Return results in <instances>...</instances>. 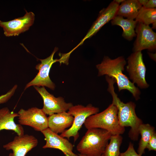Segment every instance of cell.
<instances>
[{
  "label": "cell",
  "mask_w": 156,
  "mask_h": 156,
  "mask_svg": "<svg viewBox=\"0 0 156 156\" xmlns=\"http://www.w3.org/2000/svg\"><path fill=\"white\" fill-rule=\"evenodd\" d=\"M105 77L108 83V91L112 96V103L118 109L117 115L120 125L125 128L130 127L129 137L133 141H137L140 135L139 128L143 122L136 114L135 104L132 101L125 103L121 101L114 91V84L115 81L114 79L107 76Z\"/></svg>",
  "instance_id": "6da1fadb"
},
{
  "label": "cell",
  "mask_w": 156,
  "mask_h": 156,
  "mask_svg": "<svg viewBox=\"0 0 156 156\" xmlns=\"http://www.w3.org/2000/svg\"><path fill=\"white\" fill-rule=\"evenodd\" d=\"M147 25L156 22V9L147 8L142 6L135 20Z\"/></svg>",
  "instance_id": "44dd1931"
},
{
  "label": "cell",
  "mask_w": 156,
  "mask_h": 156,
  "mask_svg": "<svg viewBox=\"0 0 156 156\" xmlns=\"http://www.w3.org/2000/svg\"><path fill=\"white\" fill-rule=\"evenodd\" d=\"M34 87L43 99V106L42 109L46 115L49 116L66 112L73 105L71 103L66 102L62 97H55L48 92L44 87Z\"/></svg>",
  "instance_id": "9c48e42d"
},
{
  "label": "cell",
  "mask_w": 156,
  "mask_h": 156,
  "mask_svg": "<svg viewBox=\"0 0 156 156\" xmlns=\"http://www.w3.org/2000/svg\"><path fill=\"white\" fill-rule=\"evenodd\" d=\"M142 6L138 0H124L119 6L116 16L135 19Z\"/></svg>",
  "instance_id": "ac0fdd59"
},
{
  "label": "cell",
  "mask_w": 156,
  "mask_h": 156,
  "mask_svg": "<svg viewBox=\"0 0 156 156\" xmlns=\"http://www.w3.org/2000/svg\"><path fill=\"white\" fill-rule=\"evenodd\" d=\"M17 88V85H15L6 93L0 96V104L7 102L14 94Z\"/></svg>",
  "instance_id": "7402d4cb"
},
{
  "label": "cell",
  "mask_w": 156,
  "mask_h": 156,
  "mask_svg": "<svg viewBox=\"0 0 156 156\" xmlns=\"http://www.w3.org/2000/svg\"><path fill=\"white\" fill-rule=\"evenodd\" d=\"M58 49L57 48L55 47L50 56L45 59H39L41 63L38 64L36 66V69L39 70V72L35 78L26 84L25 90L32 86H45L51 90H54L55 85L51 79L49 73L53 64L57 62H59V59H53L54 55Z\"/></svg>",
  "instance_id": "52a82bcc"
},
{
  "label": "cell",
  "mask_w": 156,
  "mask_h": 156,
  "mask_svg": "<svg viewBox=\"0 0 156 156\" xmlns=\"http://www.w3.org/2000/svg\"><path fill=\"white\" fill-rule=\"evenodd\" d=\"M119 5V4L114 0L112 1L106 8L101 10L97 18L85 36L80 43L69 52L71 54L74 50L82 44L86 39L90 38L96 34L103 26L116 16Z\"/></svg>",
  "instance_id": "4fadbf2b"
},
{
  "label": "cell",
  "mask_w": 156,
  "mask_h": 156,
  "mask_svg": "<svg viewBox=\"0 0 156 156\" xmlns=\"http://www.w3.org/2000/svg\"><path fill=\"white\" fill-rule=\"evenodd\" d=\"M152 24V29H156V22L153 23Z\"/></svg>",
  "instance_id": "4316f807"
},
{
  "label": "cell",
  "mask_w": 156,
  "mask_h": 156,
  "mask_svg": "<svg viewBox=\"0 0 156 156\" xmlns=\"http://www.w3.org/2000/svg\"><path fill=\"white\" fill-rule=\"evenodd\" d=\"M142 6L147 8H155L156 7V1L155 0H148L145 5Z\"/></svg>",
  "instance_id": "d4e9b609"
},
{
  "label": "cell",
  "mask_w": 156,
  "mask_h": 156,
  "mask_svg": "<svg viewBox=\"0 0 156 156\" xmlns=\"http://www.w3.org/2000/svg\"><path fill=\"white\" fill-rule=\"evenodd\" d=\"M119 156H141L135 151L133 144L130 142L127 150L123 153H120Z\"/></svg>",
  "instance_id": "603a6c76"
},
{
  "label": "cell",
  "mask_w": 156,
  "mask_h": 156,
  "mask_svg": "<svg viewBox=\"0 0 156 156\" xmlns=\"http://www.w3.org/2000/svg\"><path fill=\"white\" fill-rule=\"evenodd\" d=\"M135 31L137 37L134 44V52L155 49L156 34L149 25L137 23Z\"/></svg>",
  "instance_id": "30bf717a"
},
{
  "label": "cell",
  "mask_w": 156,
  "mask_h": 156,
  "mask_svg": "<svg viewBox=\"0 0 156 156\" xmlns=\"http://www.w3.org/2000/svg\"><path fill=\"white\" fill-rule=\"evenodd\" d=\"M18 121L21 125L29 126L41 132L48 128V117L42 109L33 107L21 109L18 113Z\"/></svg>",
  "instance_id": "ba28073f"
},
{
  "label": "cell",
  "mask_w": 156,
  "mask_h": 156,
  "mask_svg": "<svg viewBox=\"0 0 156 156\" xmlns=\"http://www.w3.org/2000/svg\"><path fill=\"white\" fill-rule=\"evenodd\" d=\"M41 132L44 135L46 141L43 148L59 149L65 156H78L73 151L74 145L67 139L52 132L48 128Z\"/></svg>",
  "instance_id": "5bb4252c"
},
{
  "label": "cell",
  "mask_w": 156,
  "mask_h": 156,
  "mask_svg": "<svg viewBox=\"0 0 156 156\" xmlns=\"http://www.w3.org/2000/svg\"><path fill=\"white\" fill-rule=\"evenodd\" d=\"M123 138L120 135H111L109 142L105 148L103 153L104 156H119L120 147Z\"/></svg>",
  "instance_id": "ffe728a7"
},
{
  "label": "cell",
  "mask_w": 156,
  "mask_h": 156,
  "mask_svg": "<svg viewBox=\"0 0 156 156\" xmlns=\"http://www.w3.org/2000/svg\"><path fill=\"white\" fill-rule=\"evenodd\" d=\"M78 156H84V155H81V154H78ZM101 156H104V154H103V155H102Z\"/></svg>",
  "instance_id": "f1b7e54d"
},
{
  "label": "cell",
  "mask_w": 156,
  "mask_h": 156,
  "mask_svg": "<svg viewBox=\"0 0 156 156\" xmlns=\"http://www.w3.org/2000/svg\"><path fill=\"white\" fill-rule=\"evenodd\" d=\"M118 111L117 107L112 103L103 111L88 117L84 126L87 129L99 128L105 130L112 135L122 134L125 129L119 124Z\"/></svg>",
  "instance_id": "277c9868"
},
{
  "label": "cell",
  "mask_w": 156,
  "mask_h": 156,
  "mask_svg": "<svg viewBox=\"0 0 156 156\" xmlns=\"http://www.w3.org/2000/svg\"><path fill=\"white\" fill-rule=\"evenodd\" d=\"M111 23L113 25H118L122 28V36L127 40H131L136 36L135 29L137 22L135 20L116 16L111 20Z\"/></svg>",
  "instance_id": "e0dca14e"
},
{
  "label": "cell",
  "mask_w": 156,
  "mask_h": 156,
  "mask_svg": "<svg viewBox=\"0 0 156 156\" xmlns=\"http://www.w3.org/2000/svg\"><path fill=\"white\" fill-rule=\"evenodd\" d=\"M139 133L141 135L138 147V153L141 156L144 153L145 150L148 143L153 134L155 132V128L148 124L143 123L140 126Z\"/></svg>",
  "instance_id": "d6986e66"
},
{
  "label": "cell",
  "mask_w": 156,
  "mask_h": 156,
  "mask_svg": "<svg viewBox=\"0 0 156 156\" xmlns=\"http://www.w3.org/2000/svg\"><path fill=\"white\" fill-rule=\"evenodd\" d=\"M127 71L132 82L142 89L148 87L145 79L146 68L143 59L141 51L134 52L127 58Z\"/></svg>",
  "instance_id": "8992f818"
},
{
  "label": "cell",
  "mask_w": 156,
  "mask_h": 156,
  "mask_svg": "<svg viewBox=\"0 0 156 156\" xmlns=\"http://www.w3.org/2000/svg\"><path fill=\"white\" fill-rule=\"evenodd\" d=\"M115 1L118 3V4H120V3H122L124 0H115Z\"/></svg>",
  "instance_id": "83f0119b"
},
{
  "label": "cell",
  "mask_w": 156,
  "mask_h": 156,
  "mask_svg": "<svg viewBox=\"0 0 156 156\" xmlns=\"http://www.w3.org/2000/svg\"><path fill=\"white\" fill-rule=\"evenodd\" d=\"M99 112V108L93 106L91 104L86 106L81 105H73L68 112L74 117L73 124L68 129L66 130L60 135L68 139L70 137H73L74 142H75L79 136V131L87 118Z\"/></svg>",
  "instance_id": "5b68a950"
},
{
  "label": "cell",
  "mask_w": 156,
  "mask_h": 156,
  "mask_svg": "<svg viewBox=\"0 0 156 156\" xmlns=\"http://www.w3.org/2000/svg\"><path fill=\"white\" fill-rule=\"evenodd\" d=\"M74 119V117L66 112L53 114L48 117V128L56 133H62L72 126Z\"/></svg>",
  "instance_id": "9a60e30c"
},
{
  "label": "cell",
  "mask_w": 156,
  "mask_h": 156,
  "mask_svg": "<svg viewBox=\"0 0 156 156\" xmlns=\"http://www.w3.org/2000/svg\"><path fill=\"white\" fill-rule=\"evenodd\" d=\"M22 17L7 22L0 21V26L2 27L5 35L8 37L18 36L28 30L33 24L35 14L32 12H28Z\"/></svg>",
  "instance_id": "8fae6325"
},
{
  "label": "cell",
  "mask_w": 156,
  "mask_h": 156,
  "mask_svg": "<svg viewBox=\"0 0 156 156\" xmlns=\"http://www.w3.org/2000/svg\"><path fill=\"white\" fill-rule=\"evenodd\" d=\"M142 6L145 5L148 1V0H138Z\"/></svg>",
  "instance_id": "484cf974"
},
{
  "label": "cell",
  "mask_w": 156,
  "mask_h": 156,
  "mask_svg": "<svg viewBox=\"0 0 156 156\" xmlns=\"http://www.w3.org/2000/svg\"><path fill=\"white\" fill-rule=\"evenodd\" d=\"M146 148L149 151L156 150V133H154L148 141Z\"/></svg>",
  "instance_id": "cb8c5ba5"
},
{
  "label": "cell",
  "mask_w": 156,
  "mask_h": 156,
  "mask_svg": "<svg viewBox=\"0 0 156 156\" xmlns=\"http://www.w3.org/2000/svg\"><path fill=\"white\" fill-rule=\"evenodd\" d=\"M101 128L88 129L77 146L80 154L85 156H101L105 151L112 135Z\"/></svg>",
  "instance_id": "3957f363"
},
{
  "label": "cell",
  "mask_w": 156,
  "mask_h": 156,
  "mask_svg": "<svg viewBox=\"0 0 156 156\" xmlns=\"http://www.w3.org/2000/svg\"><path fill=\"white\" fill-rule=\"evenodd\" d=\"M38 143V139L34 136L24 134L16 136L12 141L4 145L3 147L6 150L12 151L9 156H25Z\"/></svg>",
  "instance_id": "7c38bea8"
},
{
  "label": "cell",
  "mask_w": 156,
  "mask_h": 156,
  "mask_svg": "<svg viewBox=\"0 0 156 156\" xmlns=\"http://www.w3.org/2000/svg\"><path fill=\"white\" fill-rule=\"evenodd\" d=\"M18 116V113L10 111L7 107L0 109V131L4 129L11 130L18 135H24V131L22 125L16 124L14 121V118Z\"/></svg>",
  "instance_id": "2e32d148"
},
{
  "label": "cell",
  "mask_w": 156,
  "mask_h": 156,
  "mask_svg": "<svg viewBox=\"0 0 156 156\" xmlns=\"http://www.w3.org/2000/svg\"><path fill=\"white\" fill-rule=\"evenodd\" d=\"M126 64V60L122 56L113 59L105 56L101 63L96 66L98 71V76L105 75L114 79L119 91L124 90H128L138 100L140 98V90L123 73Z\"/></svg>",
  "instance_id": "7a4b0ae2"
}]
</instances>
